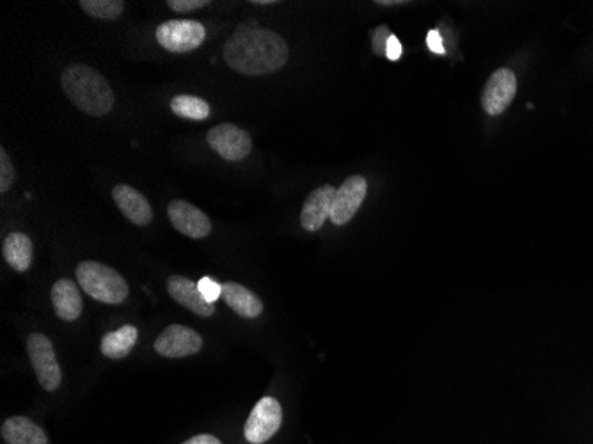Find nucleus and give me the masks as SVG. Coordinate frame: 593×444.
<instances>
[{
  "label": "nucleus",
  "instance_id": "c756f323",
  "mask_svg": "<svg viewBox=\"0 0 593 444\" xmlns=\"http://www.w3.org/2000/svg\"><path fill=\"white\" fill-rule=\"evenodd\" d=\"M254 6H272L276 4V0H253Z\"/></svg>",
  "mask_w": 593,
  "mask_h": 444
},
{
  "label": "nucleus",
  "instance_id": "a878e982",
  "mask_svg": "<svg viewBox=\"0 0 593 444\" xmlns=\"http://www.w3.org/2000/svg\"><path fill=\"white\" fill-rule=\"evenodd\" d=\"M402 54H404V47H402L400 40L393 34V36L389 38L388 47H386V57H388L389 61L396 63V61L402 57Z\"/></svg>",
  "mask_w": 593,
  "mask_h": 444
},
{
  "label": "nucleus",
  "instance_id": "20e7f679",
  "mask_svg": "<svg viewBox=\"0 0 593 444\" xmlns=\"http://www.w3.org/2000/svg\"><path fill=\"white\" fill-rule=\"evenodd\" d=\"M27 352L41 388L56 391L63 381V372L57 361L54 343L45 334L32 333L27 338Z\"/></svg>",
  "mask_w": 593,
  "mask_h": 444
},
{
  "label": "nucleus",
  "instance_id": "39448f33",
  "mask_svg": "<svg viewBox=\"0 0 593 444\" xmlns=\"http://www.w3.org/2000/svg\"><path fill=\"white\" fill-rule=\"evenodd\" d=\"M157 41L160 47L173 54L192 52L206 40L205 25L196 20H167L157 27Z\"/></svg>",
  "mask_w": 593,
  "mask_h": 444
},
{
  "label": "nucleus",
  "instance_id": "f03ea898",
  "mask_svg": "<svg viewBox=\"0 0 593 444\" xmlns=\"http://www.w3.org/2000/svg\"><path fill=\"white\" fill-rule=\"evenodd\" d=\"M64 95L77 109L93 118H103L114 107V93L102 73L86 64L68 66L61 77Z\"/></svg>",
  "mask_w": 593,
  "mask_h": 444
},
{
  "label": "nucleus",
  "instance_id": "dca6fc26",
  "mask_svg": "<svg viewBox=\"0 0 593 444\" xmlns=\"http://www.w3.org/2000/svg\"><path fill=\"white\" fill-rule=\"evenodd\" d=\"M6 444H48L45 430L25 416H13L2 423L0 429Z\"/></svg>",
  "mask_w": 593,
  "mask_h": 444
},
{
  "label": "nucleus",
  "instance_id": "b1692460",
  "mask_svg": "<svg viewBox=\"0 0 593 444\" xmlns=\"http://www.w3.org/2000/svg\"><path fill=\"white\" fill-rule=\"evenodd\" d=\"M210 2L208 0H167V6L174 13H192L196 9L205 8Z\"/></svg>",
  "mask_w": 593,
  "mask_h": 444
},
{
  "label": "nucleus",
  "instance_id": "c85d7f7f",
  "mask_svg": "<svg viewBox=\"0 0 593 444\" xmlns=\"http://www.w3.org/2000/svg\"><path fill=\"white\" fill-rule=\"evenodd\" d=\"M375 4H377V6L389 8V6H398V4H404V2H400V0H377Z\"/></svg>",
  "mask_w": 593,
  "mask_h": 444
},
{
  "label": "nucleus",
  "instance_id": "412c9836",
  "mask_svg": "<svg viewBox=\"0 0 593 444\" xmlns=\"http://www.w3.org/2000/svg\"><path fill=\"white\" fill-rule=\"evenodd\" d=\"M79 6L87 15L105 22L116 20L125 11L123 0H80Z\"/></svg>",
  "mask_w": 593,
  "mask_h": 444
},
{
  "label": "nucleus",
  "instance_id": "5701e85b",
  "mask_svg": "<svg viewBox=\"0 0 593 444\" xmlns=\"http://www.w3.org/2000/svg\"><path fill=\"white\" fill-rule=\"evenodd\" d=\"M393 36V32L389 31L386 25H379L372 34V48L373 54L379 57H386V47H388L389 38Z\"/></svg>",
  "mask_w": 593,
  "mask_h": 444
},
{
  "label": "nucleus",
  "instance_id": "7ed1b4c3",
  "mask_svg": "<svg viewBox=\"0 0 593 444\" xmlns=\"http://www.w3.org/2000/svg\"><path fill=\"white\" fill-rule=\"evenodd\" d=\"M77 281L89 297L103 304H121L128 297L125 278L109 265L100 262L87 260L79 263Z\"/></svg>",
  "mask_w": 593,
  "mask_h": 444
},
{
  "label": "nucleus",
  "instance_id": "4be33fe9",
  "mask_svg": "<svg viewBox=\"0 0 593 444\" xmlns=\"http://www.w3.org/2000/svg\"><path fill=\"white\" fill-rule=\"evenodd\" d=\"M13 183H15V167L11 164L8 151L0 148V192L6 194L11 191Z\"/></svg>",
  "mask_w": 593,
  "mask_h": 444
},
{
  "label": "nucleus",
  "instance_id": "a211bd4d",
  "mask_svg": "<svg viewBox=\"0 0 593 444\" xmlns=\"http://www.w3.org/2000/svg\"><path fill=\"white\" fill-rule=\"evenodd\" d=\"M32 253H34V249H32L31 238L20 231L8 235L2 244V256L9 267L16 272L29 270L32 263Z\"/></svg>",
  "mask_w": 593,
  "mask_h": 444
},
{
  "label": "nucleus",
  "instance_id": "1a4fd4ad",
  "mask_svg": "<svg viewBox=\"0 0 593 444\" xmlns=\"http://www.w3.org/2000/svg\"><path fill=\"white\" fill-rule=\"evenodd\" d=\"M203 349V338L190 327L173 324L167 326L155 341L157 354L164 357H189Z\"/></svg>",
  "mask_w": 593,
  "mask_h": 444
},
{
  "label": "nucleus",
  "instance_id": "aec40b11",
  "mask_svg": "<svg viewBox=\"0 0 593 444\" xmlns=\"http://www.w3.org/2000/svg\"><path fill=\"white\" fill-rule=\"evenodd\" d=\"M171 111L176 116L190 119V121H205L212 114L210 104L206 100L192 95L174 96L173 100H171Z\"/></svg>",
  "mask_w": 593,
  "mask_h": 444
},
{
  "label": "nucleus",
  "instance_id": "0eeeda50",
  "mask_svg": "<svg viewBox=\"0 0 593 444\" xmlns=\"http://www.w3.org/2000/svg\"><path fill=\"white\" fill-rule=\"evenodd\" d=\"M206 141L215 153H219L222 159L230 160V162L246 159L253 150L251 135L233 123H221V125L212 128L206 134Z\"/></svg>",
  "mask_w": 593,
  "mask_h": 444
},
{
  "label": "nucleus",
  "instance_id": "2eb2a0df",
  "mask_svg": "<svg viewBox=\"0 0 593 444\" xmlns=\"http://www.w3.org/2000/svg\"><path fill=\"white\" fill-rule=\"evenodd\" d=\"M52 304L57 317L64 322H75L84 310L79 286L68 278L59 279L56 285L52 286Z\"/></svg>",
  "mask_w": 593,
  "mask_h": 444
},
{
  "label": "nucleus",
  "instance_id": "bb28decb",
  "mask_svg": "<svg viewBox=\"0 0 593 444\" xmlns=\"http://www.w3.org/2000/svg\"><path fill=\"white\" fill-rule=\"evenodd\" d=\"M427 45L428 48H430V52H434V54H439V56H444V54H446V50H444L443 36L437 31L428 32Z\"/></svg>",
  "mask_w": 593,
  "mask_h": 444
},
{
  "label": "nucleus",
  "instance_id": "f3484780",
  "mask_svg": "<svg viewBox=\"0 0 593 444\" xmlns=\"http://www.w3.org/2000/svg\"><path fill=\"white\" fill-rule=\"evenodd\" d=\"M221 297L238 317L256 318L263 313V302L260 301V297L251 290H247L246 286L231 283V281L224 283Z\"/></svg>",
  "mask_w": 593,
  "mask_h": 444
},
{
  "label": "nucleus",
  "instance_id": "6ab92c4d",
  "mask_svg": "<svg viewBox=\"0 0 593 444\" xmlns=\"http://www.w3.org/2000/svg\"><path fill=\"white\" fill-rule=\"evenodd\" d=\"M137 340H139L137 327L123 326L118 331H112L103 336L100 350L103 356L109 359H123L134 350Z\"/></svg>",
  "mask_w": 593,
  "mask_h": 444
},
{
  "label": "nucleus",
  "instance_id": "cd10ccee",
  "mask_svg": "<svg viewBox=\"0 0 593 444\" xmlns=\"http://www.w3.org/2000/svg\"><path fill=\"white\" fill-rule=\"evenodd\" d=\"M183 444H222L219 439L210 434H199V436L190 437L189 441H185Z\"/></svg>",
  "mask_w": 593,
  "mask_h": 444
},
{
  "label": "nucleus",
  "instance_id": "ddd939ff",
  "mask_svg": "<svg viewBox=\"0 0 593 444\" xmlns=\"http://www.w3.org/2000/svg\"><path fill=\"white\" fill-rule=\"evenodd\" d=\"M167 292L183 308L196 313L198 317L210 318L215 313V304L206 301L198 285L185 276H171L167 279Z\"/></svg>",
  "mask_w": 593,
  "mask_h": 444
},
{
  "label": "nucleus",
  "instance_id": "423d86ee",
  "mask_svg": "<svg viewBox=\"0 0 593 444\" xmlns=\"http://www.w3.org/2000/svg\"><path fill=\"white\" fill-rule=\"evenodd\" d=\"M283 423V409L276 398L263 397L254 405L244 427V436L251 444L267 443L276 436Z\"/></svg>",
  "mask_w": 593,
  "mask_h": 444
},
{
  "label": "nucleus",
  "instance_id": "9b49d317",
  "mask_svg": "<svg viewBox=\"0 0 593 444\" xmlns=\"http://www.w3.org/2000/svg\"><path fill=\"white\" fill-rule=\"evenodd\" d=\"M366 194H368V183L363 176L356 175L347 178L340 189L336 191L333 214H331L333 224L336 226L347 224L363 205Z\"/></svg>",
  "mask_w": 593,
  "mask_h": 444
},
{
  "label": "nucleus",
  "instance_id": "4468645a",
  "mask_svg": "<svg viewBox=\"0 0 593 444\" xmlns=\"http://www.w3.org/2000/svg\"><path fill=\"white\" fill-rule=\"evenodd\" d=\"M112 198L116 201L121 214L135 226H148L153 221V210L150 201L143 194L135 191L130 185H116L112 189Z\"/></svg>",
  "mask_w": 593,
  "mask_h": 444
},
{
  "label": "nucleus",
  "instance_id": "6e6552de",
  "mask_svg": "<svg viewBox=\"0 0 593 444\" xmlns=\"http://www.w3.org/2000/svg\"><path fill=\"white\" fill-rule=\"evenodd\" d=\"M517 93V77L508 68L492 73L483 88L482 107L489 116H499L507 111Z\"/></svg>",
  "mask_w": 593,
  "mask_h": 444
},
{
  "label": "nucleus",
  "instance_id": "393cba45",
  "mask_svg": "<svg viewBox=\"0 0 593 444\" xmlns=\"http://www.w3.org/2000/svg\"><path fill=\"white\" fill-rule=\"evenodd\" d=\"M198 288L206 301L212 302V304L222 295V285H219L214 279H199Z\"/></svg>",
  "mask_w": 593,
  "mask_h": 444
},
{
  "label": "nucleus",
  "instance_id": "f257e3e1",
  "mask_svg": "<svg viewBox=\"0 0 593 444\" xmlns=\"http://www.w3.org/2000/svg\"><path fill=\"white\" fill-rule=\"evenodd\" d=\"M222 56L235 72L258 77L277 72L285 66L288 45L274 31L261 29L256 24H242L226 41Z\"/></svg>",
  "mask_w": 593,
  "mask_h": 444
},
{
  "label": "nucleus",
  "instance_id": "f8f14e48",
  "mask_svg": "<svg viewBox=\"0 0 593 444\" xmlns=\"http://www.w3.org/2000/svg\"><path fill=\"white\" fill-rule=\"evenodd\" d=\"M336 191L338 189H334L333 185H324L309 194L301 214V224L304 230L309 233L318 231L324 226L327 219H331Z\"/></svg>",
  "mask_w": 593,
  "mask_h": 444
},
{
  "label": "nucleus",
  "instance_id": "9d476101",
  "mask_svg": "<svg viewBox=\"0 0 593 444\" xmlns=\"http://www.w3.org/2000/svg\"><path fill=\"white\" fill-rule=\"evenodd\" d=\"M167 215L171 219L174 230L180 231L185 237L206 238L212 233L210 217L199 210L196 205H190L182 199H174L167 205Z\"/></svg>",
  "mask_w": 593,
  "mask_h": 444
}]
</instances>
